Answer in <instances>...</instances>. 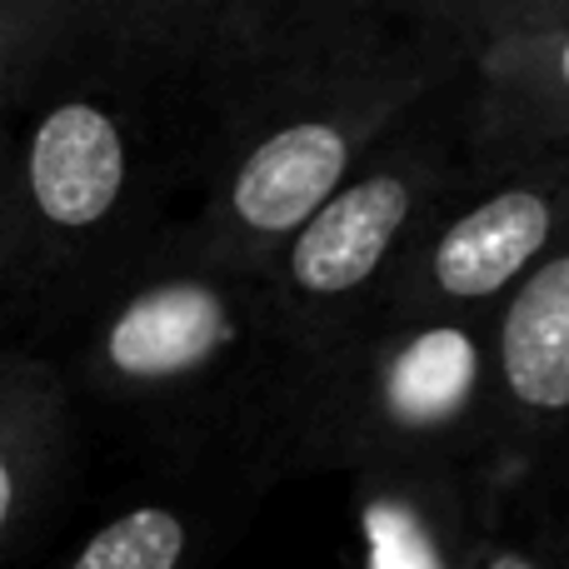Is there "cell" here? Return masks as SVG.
<instances>
[{
  "label": "cell",
  "instance_id": "16",
  "mask_svg": "<svg viewBox=\"0 0 569 569\" xmlns=\"http://www.w3.org/2000/svg\"><path fill=\"white\" fill-rule=\"evenodd\" d=\"M565 569H569V515H565Z\"/></svg>",
  "mask_w": 569,
  "mask_h": 569
},
{
  "label": "cell",
  "instance_id": "3",
  "mask_svg": "<svg viewBox=\"0 0 569 569\" xmlns=\"http://www.w3.org/2000/svg\"><path fill=\"white\" fill-rule=\"evenodd\" d=\"M96 375L116 395L200 430L270 480V440L300 350L284 335L260 270L190 250L130 276L96 320Z\"/></svg>",
  "mask_w": 569,
  "mask_h": 569
},
{
  "label": "cell",
  "instance_id": "6",
  "mask_svg": "<svg viewBox=\"0 0 569 569\" xmlns=\"http://www.w3.org/2000/svg\"><path fill=\"white\" fill-rule=\"evenodd\" d=\"M126 10L206 120L270 80L400 30L380 0H126Z\"/></svg>",
  "mask_w": 569,
  "mask_h": 569
},
{
  "label": "cell",
  "instance_id": "1",
  "mask_svg": "<svg viewBox=\"0 0 569 569\" xmlns=\"http://www.w3.org/2000/svg\"><path fill=\"white\" fill-rule=\"evenodd\" d=\"M465 56L400 26L220 106L200 130V206L180 240L220 266L266 270L405 116L465 76Z\"/></svg>",
  "mask_w": 569,
  "mask_h": 569
},
{
  "label": "cell",
  "instance_id": "10",
  "mask_svg": "<svg viewBox=\"0 0 569 569\" xmlns=\"http://www.w3.org/2000/svg\"><path fill=\"white\" fill-rule=\"evenodd\" d=\"M470 150L569 146V26H520L465 56Z\"/></svg>",
  "mask_w": 569,
  "mask_h": 569
},
{
  "label": "cell",
  "instance_id": "7",
  "mask_svg": "<svg viewBox=\"0 0 569 569\" xmlns=\"http://www.w3.org/2000/svg\"><path fill=\"white\" fill-rule=\"evenodd\" d=\"M20 180L30 216L50 240L96 246L140 206V120L96 90L50 100L26 136Z\"/></svg>",
  "mask_w": 569,
  "mask_h": 569
},
{
  "label": "cell",
  "instance_id": "13",
  "mask_svg": "<svg viewBox=\"0 0 569 569\" xmlns=\"http://www.w3.org/2000/svg\"><path fill=\"white\" fill-rule=\"evenodd\" d=\"M380 6L405 30H425V36L455 40L470 50L475 40L500 36L525 0H380Z\"/></svg>",
  "mask_w": 569,
  "mask_h": 569
},
{
  "label": "cell",
  "instance_id": "9",
  "mask_svg": "<svg viewBox=\"0 0 569 569\" xmlns=\"http://www.w3.org/2000/svg\"><path fill=\"white\" fill-rule=\"evenodd\" d=\"M495 415L510 460H540L569 435V230L490 310Z\"/></svg>",
  "mask_w": 569,
  "mask_h": 569
},
{
  "label": "cell",
  "instance_id": "2",
  "mask_svg": "<svg viewBox=\"0 0 569 569\" xmlns=\"http://www.w3.org/2000/svg\"><path fill=\"white\" fill-rule=\"evenodd\" d=\"M430 460L525 465L500 440L490 315L380 310L300 355L270 440V480Z\"/></svg>",
  "mask_w": 569,
  "mask_h": 569
},
{
  "label": "cell",
  "instance_id": "4",
  "mask_svg": "<svg viewBox=\"0 0 569 569\" xmlns=\"http://www.w3.org/2000/svg\"><path fill=\"white\" fill-rule=\"evenodd\" d=\"M460 80L405 116L260 270L270 305L300 355L320 350L380 310L425 220L465 176V116L460 126H450L445 110Z\"/></svg>",
  "mask_w": 569,
  "mask_h": 569
},
{
  "label": "cell",
  "instance_id": "15",
  "mask_svg": "<svg viewBox=\"0 0 569 569\" xmlns=\"http://www.w3.org/2000/svg\"><path fill=\"white\" fill-rule=\"evenodd\" d=\"M520 26H569V0H525L505 30H520Z\"/></svg>",
  "mask_w": 569,
  "mask_h": 569
},
{
  "label": "cell",
  "instance_id": "11",
  "mask_svg": "<svg viewBox=\"0 0 569 569\" xmlns=\"http://www.w3.org/2000/svg\"><path fill=\"white\" fill-rule=\"evenodd\" d=\"M565 515L569 480L545 475L540 460L515 465L495 495L470 569H565Z\"/></svg>",
  "mask_w": 569,
  "mask_h": 569
},
{
  "label": "cell",
  "instance_id": "12",
  "mask_svg": "<svg viewBox=\"0 0 569 569\" xmlns=\"http://www.w3.org/2000/svg\"><path fill=\"white\" fill-rule=\"evenodd\" d=\"M210 515L180 500H140L110 515L66 569H190L206 550Z\"/></svg>",
  "mask_w": 569,
  "mask_h": 569
},
{
  "label": "cell",
  "instance_id": "5",
  "mask_svg": "<svg viewBox=\"0 0 569 569\" xmlns=\"http://www.w3.org/2000/svg\"><path fill=\"white\" fill-rule=\"evenodd\" d=\"M569 230V146L470 150L465 176L425 220L380 310L490 315ZM375 310V315H380Z\"/></svg>",
  "mask_w": 569,
  "mask_h": 569
},
{
  "label": "cell",
  "instance_id": "8",
  "mask_svg": "<svg viewBox=\"0 0 569 569\" xmlns=\"http://www.w3.org/2000/svg\"><path fill=\"white\" fill-rule=\"evenodd\" d=\"M515 465H365L350 470L365 569H470Z\"/></svg>",
  "mask_w": 569,
  "mask_h": 569
},
{
  "label": "cell",
  "instance_id": "14",
  "mask_svg": "<svg viewBox=\"0 0 569 569\" xmlns=\"http://www.w3.org/2000/svg\"><path fill=\"white\" fill-rule=\"evenodd\" d=\"M10 435H0V540H6L10 520H16V505H20V465L16 450H10Z\"/></svg>",
  "mask_w": 569,
  "mask_h": 569
}]
</instances>
